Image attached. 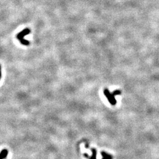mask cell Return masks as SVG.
<instances>
[{"label":"cell","mask_w":159,"mask_h":159,"mask_svg":"<svg viewBox=\"0 0 159 159\" xmlns=\"http://www.w3.org/2000/svg\"><path fill=\"white\" fill-rule=\"evenodd\" d=\"M121 93L122 92L119 90H116L114 91L112 93H111L107 88H106L104 90V94L105 96L106 97L108 101L112 106H115L116 104L117 101L115 99V96L121 94Z\"/></svg>","instance_id":"6da1fadb"},{"label":"cell","mask_w":159,"mask_h":159,"mask_svg":"<svg viewBox=\"0 0 159 159\" xmlns=\"http://www.w3.org/2000/svg\"><path fill=\"white\" fill-rule=\"evenodd\" d=\"M31 32V30L28 28H26L24 30L19 32L17 35V38L20 41V42L21 44L24 45H28L30 44V41L25 40L24 38L26 35H28Z\"/></svg>","instance_id":"7a4b0ae2"},{"label":"cell","mask_w":159,"mask_h":159,"mask_svg":"<svg viewBox=\"0 0 159 159\" xmlns=\"http://www.w3.org/2000/svg\"><path fill=\"white\" fill-rule=\"evenodd\" d=\"M92 154L90 157L88 156L87 154H84V156L88 159H97V150L95 149H92Z\"/></svg>","instance_id":"3957f363"},{"label":"cell","mask_w":159,"mask_h":159,"mask_svg":"<svg viewBox=\"0 0 159 159\" xmlns=\"http://www.w3.org/2000/svg\"><path fill=\"white\" fill-rule=\"evenodd\" d=\"M8 151L7 149H3L0 153V159H5L7 158Z\"/></svg>","instance_id":"277c9868"},{"label":"cell","mask_w":159,"mask_h":159,"mask_svg":"<svg viewBox=\"0 0 159 159\" xmlns=\"http://www.w3.org/2000/svg\"><path fill=\"white\" fill-rule=\"evenodd\" d=\"M101 154L102 156V159H112V156L105 151H101Z\"/></svg>","instance_id":"5b68a950"},{"label":"cell","mask_w":159,"mask_h":159,"mask_svg":"<svg viewBox=\"0 0 159 159\" xmlns=\"http://www.w3.org/2000/svg\"><path fill=\"white\" fill-rule=\"evenodd\" d=\"M1 66L0 65V80H1Z\"/></svg>","instance_id":"8992f818"}]
</instances>
